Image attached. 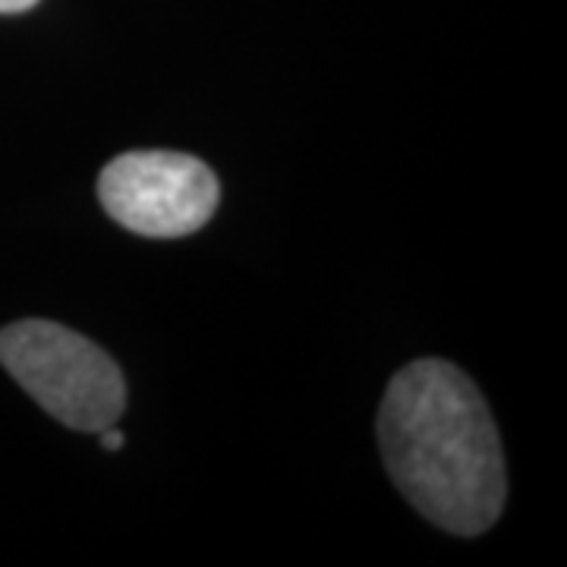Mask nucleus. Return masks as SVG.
I'll list each match as a JSON object with an SVG mask.
<instances>
[{
	"mask_svg": "<svg viewBox=\"0 0 567 567\" xmlns=\"http://www.w3.org/2000/svg\"><path fill=\"white\" fill-rule=\"evenodd\" d=\"M379 442L394 486L435 527L480 536L498 520L505 454L483 394L457 365L401 369L382 401Z\"/></svg>",
	"mask_w": 567,
	"mask_h": 567,
	"instance_id": "nucleus-1",
	"label": "nucleus"
},
{
	"mask_svg": "<svg viewBox=\"0 0 567 567\" xmlns=\"http://www.w3.org/2000/svg\"><path fill=\"white\" fill-rule=\"evenodd\" d=\"M0 363L41 410L76 432H102L121 420L126 385L117 363L82 334L44 319L0 331Z\"/></svg>",
	"mask_w": 567,
	"mask_h": 567,
	"instance_id": "nucleus-2",
	"label": "nucleus"
},
{
	"mask_svg": "<svg viewBox=\"0 0 567 567\" xmlns=\"http://www.w3.org/2000/svg\"><path fill=\"white\" fill-rule=\"evenodd\" d=\"M104 212L142 237L196 234L218 208L215 171L183 152H126L99 177Z\"/></svg>",
	"mask_w": 567,
	"mask_h": 567,
	"instance_id": "nucleus-3",
	"label": "nucleus"
},
{
	"mask_svg": "<svg viewBox=\"0 0 567 567\" xmlns=\"http://www.w3.org/2000/svg\"><path fill=\"white\" fill-rule=\"evenodd\" d=\"M39 0H0V13H25L32 10Z\"/></svg>",
	"mask_w": 567,
	"mask_h": 567,
	"instance_id": "nucleus-4",
	"label": "nucleus"
},
{
	"mask_svg": "<svg viewBox=\"0 0 567 567\" xmlns=\"http://www.w3.org/2000/svg\"><path fill=\"white\" fill-rule=\"evenodd\" d=\"M99 435H102V445L107 447V451H117V447L123 445V435H121V432H117V429H114V425H107V429H102Z\"/></svg>",
	"mask_w": 567,
	"mask_h": 567,
	"instance_id": "nucleus-5",
	"label": "nucleus"
}]
</instances>
